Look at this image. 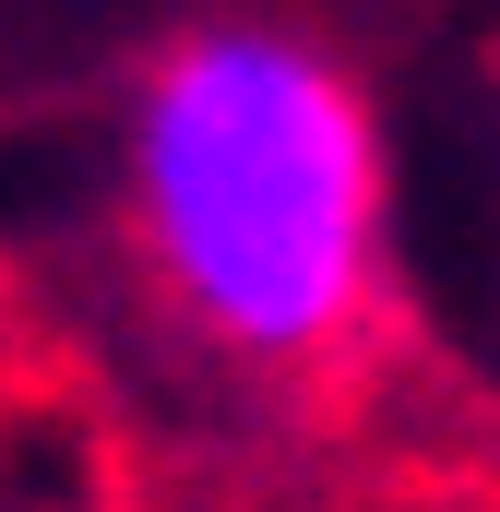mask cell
Instances as JSON below:
<instances>
[{"label":"cell","mask_w":500,"mask_h":512,"mask_svg":"<svg viewBox=\"0 0 500 512\" xmlns=\"http://www.w3.org/2000/svg\"><path fill=\"white\" fill-rule=\"evenodd\" d=\"M370 84L298 24H191L131 96V239L167 310L250 370L334 358L381 298Z\"/></svg>","instance_id":"obj_1"}]
</instances>
